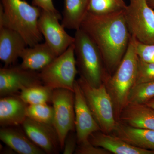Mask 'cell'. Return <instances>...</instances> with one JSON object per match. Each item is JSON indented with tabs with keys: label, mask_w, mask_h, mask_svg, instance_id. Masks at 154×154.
Here are the masks:
<instances>
[{
	"label": "cell",
	"mask_w": 154,
	"mask_h": 154,
	"mask_svg": "<svg viewBox=\"0 0 154 154\" xmlns=\"http://www.w3.org/2000/svg\"><path fill=\"white\" fill-rule=\"evenodd\" d=\"M41 9L25 0H1L0 27H7L19 33L29 47L42 41L38 20Z\"/></svg>",
	"instance_id": "7a4b0ae2"
},
{
	"label": "cell",
	"mask_w": 154,
	"mask_h": 154,
	"mask_svg": "<svg viewBox=\"0 0 154 154\" xmlns=\"http://www.w3.org/2000/svg\"><path fill=\"white\" fill-rule=\"evenodd\" d=\"M75 128L78 144L88 140L93 133L101 131L94 118L82 91L76 80L74 88Z\"/></svg>",
	"instance_id": "8fae6325"
},
{
	"label": "cell",
	"mask_w": 154,
	"mask_h": 154,
	"mask_svg": "<svg viewBox=\"0 0 154 154\" xmlns=\"http://www.w3.org/2000/svg\"><path fill=\"white\" fill-rule=\"evenodd\" d=\"M74 42L78 73L91 85L99 87L110 76L98 48L81 28L76 30Z\"/></svg>",
	"instance_id": "277c9868"
},
{
	"label": "cell",
	"mask_w": 154,
	"mask_h": 154,
	"mask_svg": "<svg viewBox=\"0 0 154 154\" xmlns=\"http://www.w3.org/2000/svg\"><path fill=\"white\" fill-rule=\"evenodd\" d=\"M151 82H154V63L145 62L138 58L135 85Z\"/></svg>",
	"instance_id": "d4e9b609"
},
{
	"label": "cell",
	"mask_w": 154,
	"mask_h": 154,
	"mask_svg": "<svg viewBox=\"0 0 154 154\" xmlns=\"http://www.w3.org/2000/svg\"><path fill=\"white\" fill-rule=\"evenodd\" d=\"M53 90L43 84L31 86L20 91L19 96L28 105L51 102Z\"/></svg>",
	"instance_id": "44dd1931"
},
{
	"label": "cell",
	"mask_w": 154,
	"mask_h": 154,
	"mask_svg": "<svg viewBox=\"0 0 154 154\" xmlns=\"http://www.w3.org/2000/svg\"><path fill=\"white\" fill-rule=\"evenodd\" d=\"M28 46L25 39L17 31L0 27V60L5 67L14 64Z\"/></svg>",
	"instance_id": "4fadbf2b"
},
{
	"label": "cell",
	"mask_w": 154,
	"mask_h": 154,
	"mask_svg": "<svg viewBox=\"0 0 154 154\" xmlns=\"http://www.w3.org/2000/svg\"><path fill=\"white\" fill-rule=\"evenodd\" d=\"M28 105L19 96L11 95L0 99V125L4 127L16 126L22 125L26 116Z\"/></svg>",
	"instance_id": "2e32d148"
},
{
	"label": "cell",
	"mask_w": 154,
	"mask_h": 154,
	"mask_svg": "<svg viewBox=\"0 0 154 154\" xmlns=\"http://www.w3.org/2000/svg\"><path fill=\"white\" fill-rule=\"evenodd\" d=\"M154 98V82L137 84L128 96V104H145Z\"/></svg>",
	"instance_id": "603a6c76"
},
{
	"label": "cell",
	"mask_w": 154,
	"mask_h": 154,
	"mask_svg": "<svg viewBox=\"0 0 154 154\" xmlns=\"http://www.w3.org/2000/svg\"><path fill=\"white\" fill-rule=\"evenodd\" d=\"M71 131L66 137L64 144L63 153L72 154L75 152L78 144L76 133Z\"/></svg>",
	"instance_id": "83f0119b"
},
{
	"label": "cell",
	"mask_w": 154,
	"mask_h": 154,
	"mask_svg": "<svg viewBox=\"0 0 154 154\" xmlns=\"http://www.w3.org/2000/svg\"><path fill=\"white\" fill-rule=\"evenodd\" d=\"M89 0H63L61 25L65 28L76 30L88 11Z\"/></svg>",
	"instance_id": "ffe728a7"
},
{
	"label": "cell",
	"mask_w": 154,
	"mask_h": 154,
	"mask_svg": "<svg viewBox=\"0 0 154 154\" xmlns=\"http://www.w3.org/2000/svg\"><path fill=\"white\" fill-rule=\"evenodd\" d=\"M145 104H146L148 106H149L150 107H152L154 109V98L150 100Z\"/></svg>",
	"instance_id": "f546056e"
},
{
	"label": "cell",
	"mask_w": 154,
	"mask_h": 154,
	"mask_svg": "<svg viewBox=\"0 0 154 154\" xmlns=\"http://www.w3.org/2000/svg\"><path fill=\"white\" fill-rule=\"evenodd\" d=\"M16 126L4 127L0 129V139L16 152L21 154H44L22 131Z\"/></svg>",
	"instance_id": "ac0fdd59"
},
{
	"label": "cell",
	"mask_w": 154,
	"mask_h": 154,
	"mask_svg": "<svg viewBox=\"0 0 154 154\" xmlns=\"http://www.w3.org/2000/svg\"><path fill=\"white\" fill-rule=\"evenodd\" d=\"M26 116L38 122L52 125L53 122V107L47 103L28 105Z\"/></svg>",
	"instance_id": "cb8c5ba5"
},
{
	"label": "cell",
	"mask_w": 154,
	"mask_h": 154,
	"mask_svg": "<svg viewBox=\"0 0 154 154\" xmlns=\"http://www.w3.org/2000/svg\"><path fill=\"white\" fill-rule=\"evenodd\" d=\"M39 73L23 68L21 66L0 69V96L14 95L31 86L42 85Z\"/></svg>",
	"instance_id": "30bf717a"
},
{
	"label": "cell",
	"mask_w": 154,
	"mask_h": 154,
	"mask_svg": "<svg viewBox=\"0 0 154 154\" xmlns=\"http://www.w3.org/2000/svg\"><path fill=\"white\" fill-rule=\"evenodd\" d=\"M77 82L101 131L108 134L112 133L117 121L113 101L105 84L93 87L80 77Z\"/></svg>",
	"instance_id": "5b68a950"
},
{
	"label": "cell",
	"mask_w": 154,
	"mask_h": 154,
	"mask_svg": "<svg viewBox=\"0 0 154 154\" xmlns=\"http://www.w3.org/2000/svg\"><path fill=\"white\" fill-rule=\"evenodd\" d=\"M75 153L77 154H110V152L92 144L88 140L78 143Z\"/></svg>",
	"instance_id": "4316f807"
},
{
	"label": "cell",
	"mask_w": 154,
	"mask_h": 154,
	"mask_svg": "<svg viewBox=\"0 0 154 154\" xmlns=\"http://www.w3.org/2000/svg\"><path fill=\"white\" fill-rule=\"evenodd\" d=\"M57 57L46 42L38 43L23 51L20 57L22 60L20 65L28 70L40 71Z\"/></svg>",
	"instance_id": "e0dca14e"
},
{
	"label": "cell",
	"mask_w": 154,
	"mask_h": 154,
	"mask_svg": "<svg viewBox=\"0 0 154 154\" xmlns=\"http://www.w3.org/2000/svg\"><path fill=\"white\" fill-rule=\"evenodd\" d=\"M124 14L131 35L143 43L154 44V11L147 0H129Z\"/></svg>",
	"instance_id": "52a82bcc"
},
{
	"label": "cell",
	"mask_w": 154,
	"mask_h": 154,
	"mask_svg": "<svg viewBox=\"0 0 154 154\" xmlns=\"http://www.w3.org/2000/svg\"><path fill=\"white\" fill-rule=\"evenodd\" d=\"M88 140L94 146L115 154H154V150L135 146L115 135L105 133L101 131L92 133Z\"/></svg>",
	"instance_id": "5bb4252c"
},
{
	"label": "cell",
	"mask_w": 154,
	"mask_h": 154,
	"mask_svg": "<svg viewBox=\"0 0 154 154\" xmlns=\"http://www.w3.org/2000/svg\"><path fill=\"white\" fill-rule=\"evenodd\" d=\"M135 50L139 59L145 62L154 63V44H146L136 39Z\"/></svg>",
	"instance_id": "484cf974"
},
{
	"label": "cell",
	"mask_w": 154,
	"mask_h": 154,
	"mask_svg": "<svg viewBox=\"0 0 154 154\" xmlns=\"http://www.w3.org/2000/svg\"><path fill=\"white\" fill-rule=\"evenodd\" d=\"M124 0H89L88 12L96 15L110 14L125 11Z\"/></svg>",
	"instance_id": "7402d4cb"
},
{
	"label": "cell",
	"mask_w": 154,
	"mask_h": 154,
	"mask_svg": "<svg viewBox=\"0 0 154 154\" xmlns=\"http://www.w3.org/2000/svg\"><path fill=\"white\" fill-rule=\"evenodd\" d=\"M62 19L60 13L41 9L38 20V28L45 42L57 56L65 52L75 41V37L68 34L65 28L60 24L59 21Z\"/></svg>",
	"instance_id": "9c48e42d"
},
{
	"label": "cell",
	"mask_w": 154,
	"mask_h": 154,
	"mask_svg": "<svg viewBox=\"0 0 154 154\" xmlns=\"http://www.w3.org/2000/svg\"><path fill=\"white\" fill-rule=\"evenodd\" d=\"M113 133L135 146L154 151V130L136 128L117 121Z\"/></svg>",
	"instance_id": "d6986e66"
},
{
	"label": "cell",
	"mask_w": 154,
	"mask_h": 154,
	"mask_svg": "<svg viewBox=\"0 0 154 154\" xmlns=\"http://www.w3.org/2000/svg\"><path fill=\"white\" fill-rule=\"evenodd\" d=\"M32 5L44 11L56 14L59 13L55 8L53 0H32Z\"/></svg>",
	"instance_id": "f1b7e54d"
},
{
	"label": "cell",
	"mask_w": 154,
	"mask_h": 154,
	"mask_svg": "<svg viewBox=\"0 0 154 154\" xmlns=\"http://www.w3.org/2000/svg\"><path fill=\"white\" fill-rule=\"evenodd\" d=\"M148 4H149V6L152 8L154 9V0H147Z\"/></svg>",
	"instance_id": "4dcf8cb0"
},
{
	"label": "cell",
	"mask_w": 154,
	"mask_h": 154,
	"mask_svg": "<svg viewBox=\"0 0 154 154\" xmlns=\"http://www.w3.org/2000/svg\"><path fill=\"white\" fill-rule=\"evenodd\" d=\"M78 73L73 44L40 71L39 76L42 84L53 90L64 89L74 92Z\"/></svg>",
	"instance_id": "8992f818"
},
{
	"label": "cell",
	"mask_w": 154,
	"mask_h": 154,
	"mask_svg": "<svg viewBox=\"0 0 154 154\" xmlns=\"http://www.w3.org/2000/svg\"><path fill=\"white\" fill-rule=\"evenodd\" d=\"M80 28L96 44L111 75L126 53L131 36L124 11L102 15L88 12Z\"/></svg>",
	"instance_id": "6da1fadb"
},
{
	"label": "cell",
	"mask_w": 154,
	"mask_h": 154,
	"mask_svg": "<svg viewBox=\"0 0 154 154\" xmlns=\"http://www.w3.org/2000/svg\"><path fill=\"white\" fill-rule=\"evenodd\" d=\"M22 125L29 138L45 153H57L59 149H61L57 133L52 125L27 117Z\"/></svg>",
	"instance_id": "7c38bea8"
},
{
	"label": "cell",
	"mask_w": 154,
	"mask_h": 154,
	"mask_svg": "<svg viewBox=\"0 0 154 154\" xmlns=\"http://www.w3.org/2000/svg\"><path fill=\"white\" fill-rule=\"evenodd\" d=\"M136 40L131 36L124 57L115 72L104 83L112 98L117 121L122 110L128 104L130 92L136 81L138 57L136 52Z\"/></svg>",
	"instance_id": "3957f363"
},
{
	"label": "cell",
	"mask_w": 154,
	"mask_h": 154,
	"mask_svg": "<svg viewBox=\"0 0 154 154\" xmlns=\"http://www.w3.org/2000/svg\"><path fill=\"white\" fill-rule=\"evenodd\" d=\"M51 102L54 110L53 126L57 133L61 150H63L66 136L75 128L74 92L67 89H54Z\"/></svg>",
	"instance_id": "ba28073f"
},
{
	"label": "cell",
	"mask_w": 154,
	"mask_h": 154,
	"mask_svg": "<svg viewBox=\"0 0 154 154\" xmlns=\"http://www.w3.org/2000/svg\"><path fill=\"white\" fill-rule=\"evenodd\" d=\"M117 121L136 128L154 130V109L145 104L128 103Z\"/></svg>",
	"instance_id": "9a60e30c"
}]
</instances>
